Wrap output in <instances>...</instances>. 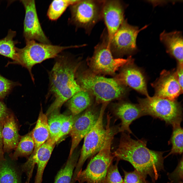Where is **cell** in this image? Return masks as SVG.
<instances>
[{
	"label": "cell",
	"mask_w": 183,
	"mask_h": 183,
	"mask_svg": "<svg viewBox=\"0 0 183 183\" xmlns=\"http://www.w3.org/2000/svg\"><path fill=\"white\" fill-rule=\"evenodd\" d=\"M103 1L79 0L70 6L69 22L77 28L84 29L89 34L95 24L102 20Z\"/></svg>",
	"instance_id": "ba28073f"
},
{
	"label": "cell",
	"mask_w": 183,
	"mask_h": 183,
	"mask_svg": "<svg viewBox=\"0 0 183 183\" xmlns=\"http://www.w3.org/2000/svg\"><path fill=\"white\" fill-rule=\"evenodd\" d=\"M160 39L167 52L174 57L178 64H183V37L181 32L168 33L164 30L160 35Z\"/></svg>",
	"instance_id": "d6986e66"
},
{
	"label": "cell",
	"mask_w": 183,
	"mask_h": 183,
	"mask_svg": "<svg viewBox=\"0 0 183 183\" xmlns=\"http://www.w3.org/2000/svg\"><path fill=\"white\" fill-rule=\"evenodd\" d=\"M133 61L124 67L118 75L117 80L146 96H149L145 77L142 71L133 64Z\"/></svg>",
	"instance_id": "2e32d148"
},
{
	"label": "cell",
	"mask_w": 183,
	"mask_h": 183,
	"mask_svg": "<svg viewBox=\"0 0 183 183\" xmlns=\"http://www.w3.org/2000/svg\"><path fill=\"white\" fill-rule=\"evenodd\" d=\"M139 105L145 115H149L165 121L172 127L180 125L182 108L180 102L155 96L138 98Z\"/></svg>",
	"instance_id": "8992f818"
},
{
	"label": "cell",
	"mask_w": 183,
	"mask_h": 183,
	"mask_svg": "<svg viewBox=\"0 0 183 183\" xmlns=\"http://www.w3.org/2000/svg\"><path fill=\"white\" fill-rule=\"evenodd\" d=\"M173 130L169 143L172 145L170 152L165 157V158L171 155H181L183 152V129L180 125L173 127Z\"/></svg>",
	"instance_id": "484cf974"
},
{
	"label": "cell",
	"mask_w": 183,
	"mask_h": 183,
	"mask_svg": "<svg viewBox=\"0 0 183 183\" xmlns=\"http://www.w3.org/2000/svg\"><path fill=\"white\" fill-rule=\"evenodd\" d=\"M108 103L102 104L96 123L84 138L80 157L73 172V178L82 170V166L86 161L96 154L104 145L106 131V128L104 127L103 119L104 111Z\"/></svg>",
	"instance_id": "9c48e42d"
},
{
	"label": "cell",
	"mask_w": 183,
	"mask_h": 183,
	"mask_svg": "<svg viewBox=\"0 0 183 183\" xmlns=\"http://www.w3.org/2000/svg\"><path fill=\"white\" fill-rule=\"evenodd\" d=\"M99 113L90 108L77 118L70 132L72 142L69 156L73 154L81 140L94 126Z\"/></svg>",
	"instance_id": "9a60e30c"
},
{
	"label": "cell",
	"mask_w": 183,
	"mask_h": 183,
	"mask_svg": "<svg viewBox=\"0 0 183 183\" xmlns=\"http://www.w3.org/2000/svg\"><path fill=\"white\" fill-rule=\"evenodd\" d=\"M48 119L47 116L43 112L41 107L36 124L32 132L34 143V148L32 154L34 153L49 137Z\"/></svg>",
	"instance_id": "ffe728a7"
},
{
	"label": "cell",
	"mask_w": 183,
	"mask_h": 183,
	"mask_svg": "<svg viewBox=\"0 0 183 183\" xmlns=\"http://www.w3.org/2000/svg\"><path fill=\"white\" fill-rule=\"evenodd\" d=\"M20 1L25 11L23 34L25 42L33 40L44 44H51L42 28L38 17L35 1L22 0Z\"/></svg>",
	"instance_id": "8fae6325"
},
{
	"label": "cell",
	"mask_w": 183,
	"mask_h": 183,
	"mask_svg": "<svg viewBox=\"0 0 183 183\" xmlns=\"http://www.w3.org/2000/svg\"><path fill=\"white\" fill-rule=\"evenodd\" d=\"M16 34V31L10 29L7 36L0 39V54L10 58L13 61H15L16 58V45L20 43L18 40L13 39Z\"/></svg>",
	"instance_id": "603a6c76"
},
{
	"label": "cell",
	"mask_w": 183,
	"mask_h": 183,
	"mask_svg": "<svg viewBox=\"0 0 183 183\" xmlns=\"http://www.w3.org/2000/svg\"><path fill=\"white\" fill-rule=\"evenodd\" d=\"M2 122L0 121V162L5 160L3 151V144L2 136Z\"/></svg>",
	"instance_id": "d590c367"
},
{
	"label": "cell",
	"mask_w": 183,
	"mask_h": 183,
	"mask_svg": "<svg viewBox=\"0 0 183 183\" xmlns=\"http://www.w3.org/2000/svg\"><path fill=\"white\" fill-rule=\"evenodd\" d=\"M9 112L6 104L0 100V121L2 122Z\"/></svg>",
	"instance_id": "836d02e7"
},
{
	"label": "cell",
	"mask_w": 183,
	"mask_h": 183,
	"mask_svg": "<svg viewBox=\"0 0 183 183\" xmlns=\"http://www.w3.org/2000/svg\"><path fill=\"white\" fill-rule=\"evenodd\" d=\"M79 0H55L50 4L47 13L49 19L51 21L58 19L67 8Z\"/></svg>",
	"instance_id": "d4e9b609"
},
{
	"label": "cell",
	"mask_w": 183,
	"mask_h": 183,
	"mask_svg": "<svg viewBox=\"0 0 183 183\" xmlns=\"http://www.w3.org/2000/svg\"><path fill=\"white\" fill-rule=\"evenodd\" d=\"M123 170L124 175L123 183H148L149 182L135 169L131 172Z\"/></svg>",
	"instance_id": "d6a6232c"
},
{
	"label": "cell",
	"mask_w": 183,
	"mask_h": 183,
	"mask_svg": "<svg viewBox=\"0 0 183 183\" xmlns=\"http://www.w3.org/2000/svg\"><path fill=\"white\" fill-rule=\"evenodd\" d=\"M116 160L114 164L112 163L109 166L104 183H123V180L118 170L119 161Z\"/></svg>",
	"instance_id": "f1b7e54d"
},
{
	"label": "cell",
	"mask_w": 183,
	"mask_h": 183,
	"mask_svg": "<svg viewBox=\"0 0 183 183\" xmlns=\"http://www.w3.org/2000/svg\"><path fill=\"white\" fill-rule=\"evenodd\" d=\"M56 142L49 138L34 154H32L23 166L27 178L31 177L34 165L37 169L34 183H41L44 171Z\"/></svg>",
	"instance_id": "7c38bea8"
},
{
	"label": "cell",
	"mask_w": 183,
	"mask_h": 183,
	"mask_svg": "<svg viewBox=\"0 0 183 183\" xmlns=\"http://www.w3.org/2000/svg\"><path fill=\"white\" fill-rule=\"evenodd\" d=\"M153 85L155 90L154 96L160 98L176 100L183 92L175 70H164Z\"/></svg>",
	"instance_id": "5bb4252c"
},
{
	"label": "cell",
	"mask_w": 183,
	"mask_h": 183,
	"mask_svg": "<svg viewBox=\"0 0 183 183\" xmlns=\"http://www.w3.org/2000/svg\"><path fill=\"white\" fill-rule=\"evenodd\" d=\"M0 183H20L15 170L6 160L0 162Z\"/></svg>",
	"instance_id": "4316f807"
},
{
	"label": "cell",
	"mask_w": 183,
	"mask_h": 183,
	"mask_svg": "<svg viewBox=\"0 0 183 183\" xmlns=\"http://www.w3.org/2000/svg\"><path fill=\"white\" fill-rule=\"evenodd\" d=\"M91 95L88 91L82 89L68 100V106L72 115L77 116L90 105L92 100Z\"/></svg>",
	"instance_id": "44dd1931"
},
{
	"label": "cell",
	"mask_w": 183,
	"mask_h": 183,
	"mask_svg": "<svg viewBox=\"0 0 183 183\" xmlns=\"http://www.w3.org/2000/svg\"><path fill=\"white\" fill-rule=\"evenodd\" d=\"M183 159L182 156L175 170L171 173L167 174L169 179L172 183H183Z\"/></svg>",
	"instance_id": "1f68e13d"
},
{
	"label": "cell",
	"mask_w": 183,
	"mask_h": 183,
	"mask_svg": "<svg viewBox=\"0 0 183 183\" xmlns=\"http://www.w3.org/2000/svg\"><path fill=\"white\" fill-rule=\"evenodd\" d=\"M34 148L31 131L20 138L14 152L10 154V157L13 160H16L20 157H28L32 154Z\"/></svg>",
	"instance_id": "7402d4cb"
},
{
	"label": "cell",
	"mask_w": 183,
	"mask_h": 183,
	"mask_svg": "<svg viewBox=\"0 0 183 183\" xmlns=\"http://www.w3.org/2000/svg\"><path fill=\"white\" fill-rule=\"evenodd\" d=\"M115 115L121 120V123L119 128V132H132L129 126L135 119L144 116L142 110L138 104L129 102H124L118 104L114 111Z\"/></svg>",
	"instance_id": "e0dca14e"
},
{
	"label": "cell",
	"mask_w": 183,
	"mask_h": 183,
	"mask_svg": "<svg viewBox=\"0 0 183 183\" xmlns=\"http://www.w3.org/2000/svg\"><path fill=\"white\" fill-rule=\"evenodd\" d=\"M125 6L119 0H104L102 9V20L105 25L109 41L123 22Z\"/></svg>",
	"instance_id": "4fadbf2b"
},
{
	"label": "cell",
	"mask_w": 183,
	"mask_h": 183,
	"mask_svg": "<svg viewBox=\"0 0 183 183\" xmlns=\"http://www.w3.org/2000/svg\"><path fill=\"white\" fill-rule=\"evenodd\" d=\"M49 73L48 94L55 99L50 106L52 111L58 110L74 95L82 89L75 80L78 64L68 56H59Z\"/></svg>",
	"instance_id": "7a4b0ae2"
},
{
	"label": "cell",
	"mask_w": 183,
	"mask_h": 183,
	"mask_svg": "<svg viewBox=\"0 0 183 183\" xmlns=\"http://www.w3.org/2000/svg\"><path fill=\"white\" fill-rule=\"evenodd\" d=\"M89 61V65L93 73L111 75L115 74L120 67L133 61L131 56L127 59L114 58L109 46L106 29L101 35L100 41L95 47L93 55Z\"/></svg>",
	"instance_id": "52a82bcc"
},
{
	"label": "cell",
	"mask_w": 183,
	"mask_h": 183,
	"mask_svg": "<svg viewBox=\"0 0 183 183\" xmlns=\"http://www.w3.org/2000/svg\"><path fill=\"white\" fill-rule=\"evenodd\" d=\"M78 159L73 153L69 156L65 164L57 173L54 183H71Z\"/></svg>",
	"instance_id": "cb8c5ba5"
},
{
	"label": "cell",
	"mask_w": 183,
	"mask_h": 183,
	"mask_svg": "<svg viewBox=\"0 0 183 183\" xmlns=\"http://www.w3.org/2000/svg\"><path fill=\"white\" fill-rule=\"evenodd\" d=\"M58 110L51 113L48 119L50 131L49 137L55 141L60 132L64 116V115L60 113Z\"/></svg>",
	"instance_id": "83f0119b"
},
{
	"label": "cell",
	"mask_w": 183,
	"mask_h": 183,
	"mask_svg": "<svg viewBox=\"0 0 183 183\" xmlns=\"http://www.w3.org/2000/svg\"><path fill=\"white\" fill-rule=\"evenodd\" d=\"M183 65L178 63L176 74L178 82L181 88L183 89Z\"/></svg>",
	"instance_id": "e575fe53"
},
{
	"label": "cell",
	"mask_w": 183,
	"mask_h": 183,
	"mask_svg": "<svg viewBox=\"0 0 183 183\" xmlns=\"http://www.w3.org/2000/svg\"><path fill=\"white\" fill-rule=\"evenodd\" d=\"M21 85L19 82L10 80L0 74V100H4L14 87Z\"/></svg>",
	"instance_id": "f546056e"
},
{
	"label": "cell",
	"mask_w": 183,
	"mask_h": 183,
	"mask_svg": "<svg viewBox=\"0 0 183 183\" xmlns=\"http://www.w3.org/2000/svg\"><path fill=\"white\" fill-rule=\"evenodd\" d=\"M106 134L101 150L92 157L86 168L80 170L74 179V183H104L108 168L114 158L111 151L112 142L115 133L109 125H106Z\"/></svg>",
	"instance_id": "277c9868"
},
{
	"label": "cell",
	"mask_w": 183,
	"mask_h": 183,
	"mask_svg": "<svg viewBox=\"0 0 183 183\" xmlns=\"http://www.w3.org/2000/svg\"><path fill=\"white\" fill-rule=\"evenodd\" d=\"M25 42L26 45L23 48L16 47V60L8 61L7 65L18 64L25 68L29 71L34 82L35 79L32 70L34 66L47 59L57 57L65 50L82 47L81 45L61 46L37 42L33 40Z\"/></svg>",
	"instance_id": "5b68a950"
},
{
	"label": "cell",
	"mask_w": 183,
	"mask_h": 183,
	"mask_svg": "<svg viewBox=\"0 0 183 183\" xmlns=\"http://www.w3.org/2000/svg\"><path fill=\"white\" fill-rule=\"evenodd\" d=\"M148 183H155V182H149ZM166 183H172L170 181V182H167Z\"/></svg>",
	"instance_id": "8d00e7d4"
},
{
	"label": "cell",
	"mask_w": 183,
	"mask_h": 183,
	"mask_svg": "<svg viewBox=\"0 0 183 183\" xmlns=\"http://www.w3.org/2000/svg\"><path fill=\"white\" fill-rule=\"evenodd\" d=\"M129 134L122 132L118 147L113 153L116 160L127 161L145 179L148 176L155 182L161 172L164 171L163 154L165 151L151 150L143 139H132Z\"/></svg>",
	"instance_id": "6da1fadb"
},
{
	"label": "cell",
	"mask_w": 183,
	"mask_h": 183,
	"mask_svg": "<svg viewBox=\"0 0 183 183\" xmlns=\"http://www.w3.org/2000/svg\"><path fill=\"white\" fill-rule=\"evenodd\" d=\"M146 25L140 29L129 24L124 20L112 38L108 40V45L113 54L122 56L136 51V40L139 33L145 28Z\"/></svg>",
	"instance_id": "30bf717a"
},
{
	"label": "cell",
	"mask_w": 183,
	"mask_h": 183,
	"mask_svg": "<svg viewBox=\"0 0 183 183\" xmlns=\"http://www.w3.org/2000/svg\"><path fill=\"white\" fill-rule=\"evenodd\" d=\"M76 116L72 114L69 116L64 115L60 132L55 139L56 142L61 138L70 132L77 118Z\"/></svg>",
	"instance_id": "4dcf8cb0"
},
{
	"label": "cell",
	"mask_w": 183,
	"mask_h": 183,
	"mask_svg": "<svg viewBox=\"0 0 183 183\" xmlns=\"http://www.w3.org/2000/svg\"><path fill=\"white\" fill-rule=\"evenodd\" d=\"M2 123L3 151L8 152L15 148L20 140L18 127L14 115L10 112Z\"/></svg>",
	"instance_id": "ac0fdd59"
},
{
	"label": "cell",
	"mask_w": 183,
	"mask_h": 183,
	"mask_svg": "<svg viewBox=\"0 0 183 183\" xmlns=\"http://www.w3.org/2000/svg\"><path fill=\"white\" fill-rule=\"evenodd\" d=\"M76 80L82 89L95 98L97 103H108L120 98L125 93L124 85L117 80L106 78L92 72L84 71L77 75Z\"/></svg>",
	"instance_id": "3957f363"
}]
</instances>
